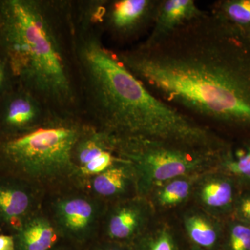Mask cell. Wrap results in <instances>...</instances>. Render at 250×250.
Returning <instances> with one entry per match:
<instances>
[{
	"label": "cell",
	"mask_w": 250,
	"mask_h": 250,
	"mask_svg": "<svg viewBox=\"0 0 250 250\" xmlns=\"http://www.w3.org/2000/svg\"><path fill=\"white\" fill-rule=\"evenodd\" d=\"M116 55L151 93L174 107L250 130V28L207 12L156 45Z\"/></svg>",
	"instance_id": "obj_1"
},
{
	"label": "cell",
	"mask_w": 250,
	"mask_h": 250,
	"mask_svg": "<svg viewBox=\"0 0 250 250\" xmlns=\"http://www.w3.org/2000/svg\"><path fill=\"white\" fill-rule=\"evenodd\" d=\"M70 45L94 126L117 140L162 141L220 149L225 143L211 130L151 93L106 48L100 30L75 19Z\"/></svg>",
	"instance_id": "obj_2"
},
{
	"label": "cell",
	"mask_w": 250,
	"mask_h": 250,
	"mask_svg": "<svg viewBox=\"0 0 250 250\" xmlns=\"http://www.w3.org/2000/svg\"><path fill=\"white\" fill-rule=\"evenodd\" d=\"M66 3L0 1V42L10 74L52 111L77 114L72 61L62 35Z\"/></svg>",
	"instance_id": "obj_3"
},
{
	"label": "cell",
	"mask_w": 250,
	"mask_h": 250,
	"mask_svg": "<svg viewBox=\"0 0 250 250\" xmlns=\"http://www.w3.org/2000/svg\"><path fill=\"white\" fill-rule=\"evenodd\" d=\"M89 123L78 115L52 111L37 127L1 141L0 160L14 177L45 195L80 187L73 152Z\"/></svg>",
	"instance_id": "obj_4"
},
{
	"label": "cell",
	"mask_w": 250,
	"mask_h": 250,
	"mask_svg": "<svg viewBox=\"0 0 250 250\" xmlns=\"http://www.w3.org/2000/svg\"><path fill=\"white\" fill-rule=\"evenodd\" d=\"M226 149L192 147L150 140L115 139V153L131 164L139 196L172 179L191 177L219 166Z\"/></svg>",
	"instance_id": "obj_5"
},
{
	"label": "cell",
	"mask_w": 250,
	"mask_h": 250,
	"mask_svg": "<svg viewBox=\"0 0 250 250\" xmlns=\"http://www.w3.org/2000/svg\"><path fill=\"white\" fill-rule=\"evenodd\" d=\"M107 206L75 187L46 195L42 209L62 241L83 248L100 238Z\"/></svg>",
	"instance_id": "obj_6"
},
{
	"label": "cell",
	"mask_w": 250,
	"mask_h": 250,
	"mask_svg": "<svg viewBox=\"0 0 250 250\" xmlns=\"http://www.w3.org/2000/svg\"><path fill=\"white\" fill-rule=\"evenodd\" d=\"M149 218L150 208L144 197L108 205L100 238L113 242L136 239L146 231Z\"/></svg>",
	"instance_id": "obj_7"
},
{
	"label": "cell",
	"mask_w": 250,
	"mask_h": 250,
	"mask_svg": "<svg viewBox=\"0 0 250 250\" xmlns=\"http://www.w3.org/2000/svg\"><path fill=\"white\" fill-rule=\"evenodd\" d=\"M45 194L22 179L0 182V223L17 233L24 223L42 208Z\"/></svg>",
	"instance_id": "obj_8"
},
{
	"label": "cell",
	"mask_w": 250,
	"mask_h": 250,
	"mask_svg": "<svg viewBox=\"0 0 250 250\" xmlns=\"http://www.w3.org/2000/svg\"><path fill=\"white\" fill-rule=\"evenodd\" d=\"M158 2V0L106 1L103 25L120 39L132 37L146 25H152Z\"/></svg>",
	"instance_id": "obj_9"
},
{
	"label": "cell",
	"mask_w": 250,
	"mask_h": 250,
	"mask_svg": "<svg viewBox=\"0 0 250 250\" xmlns=\"http://www.w3.org/2000/svg\"><path fill=\"white\" fill-rule=\"evenodd\" d=\"M118 158L109 168L86 179L80 187L107 205L139 196L132 166L128 161Z\"/></svg>",
	"instance_id": "obj_10"
},
{
	"label": "cell",
	"mask_w": 250,
	"mask_h": 250,
	"mask_svg": "<svg viewBox=\"0 0 250 250\" xmlns=\"http://www.w3.org/2000/svg\"><path fill=\"white\" fill-rule=\"evenodd\" d=\"M207 12L200 9L194 0H159L152 31L141 45H156L174 31L203 17Z\"/></svg>",
	"instance_id": "obj_11"
},
{
	"label": "cell",
	"mask_w": 250,
	"mask_h": 250,
	"mask_svg": "<svg viewBox=\"0 0 250 250\" xmlns=\"http://www.w3.org/2000/svg\"><path fill=\"white\" fill-rule=\"evenodd\" d=\"M52 111L34 95L22 88L8 97L1 113V123L14 134L12 136H17L39 126Z\"/></svg>",
	"instance_id": "obj_12"
},
{
	"label": "cell",
	"mask_w": 250,
	"mask_h": 250,
	"mask_svg": "<svg viewBox=\"0 0 250 250\" xmlns=\"http://www.w3.org/2000/svg\"><path fill=\"white\" fill-rule=\"evenodd\" d=\"M238 188L232 177L222 172L204 179L197 190V196L206 208L216 213L231 215L239 192Z\"/></svg>",
	"instance_id": "obj_13"
},
{
	"label": "cell",
	"mask_w": 250,
	"mask_h": 250,
	"mask_svg": "<svg viewBox=\"0 0 250 250\" xmlns=\"http://www.w3.org/2000/svg\"><path fill=\"white\" fill-rule=\"evenodd\" d=\"M16 238L19 250H49L62 240L42 208L24 223Z\"/></svg>",
	"instance_id": "obj_14"
},
{
	"label": "cell",
	"mask_w": 250,
	"mask_h": 250,
	"mask_svg": "<svg viewBox=\"0 0 250 250\" xmlns=\"http://www.w3.org/2000/svg\"><path fill=\"white\" fill-rule=\"evenodd\" d=\"M219 167L224 173L232 177L240 187L250 188V143L234 152L228 148Z\"/></svg>",
	"instance_id": "obj_15"
},
{
	"label": "cell",
	"mask_w": 250,
	"mask_h": 250,
	"mask_svg": "<svg viewBox=\"0 0 250 250\" xmlns=\"http://www.w3.org/2000/svg\"><path fill=\"white\" fill-rule=\"evenodd\" d=\"M188 234L195 244L202 248H211L216 244L220 235V227L205 215L192 213L184 218Z\"/></svg>",
	"instance_id": "obj_16"
},
{
	"label": "cell",
	"mask_w": 250,
	"mask_h": 250,
	"mask_svg": "<svg viewBox=\"0 0 250 250\" xmlns=\"http://www.w3.org/2000/svg\"><path fill=\"white\" fill-rule=\"evenodd\" d=\"M210 14L232 25L250 28V0H226L215 3Z\"/></svg>",
	"instance_id": "obj_17"
},
{
	"label": "cell",
	"mask_w": 250,
	"mask_h": 250,
	"mask_svg": "<svg viewBox=\"0 0 250 250\" xmlns=\"http://www.w3.org/2000/svg\"><path fill=\"white\" fill-rule=\"evenodd\" d=\"M159 187L158 203L162 207H172L187 200L191 192L192 184L187 177H180L168 181Z\"/></svg>",
	"instance_id": "obj_18"
},
{
	"label": "cell",
	"mask_w": 250,
	"mask_h": 250,
	"mask_svg": "<svg viewBox=\"0 0 250 250\" xmlns=\"http://www.w3.org/2000/svg\"><path fill=\"white\" fill-rule=\"evenodd\" d=\"M227 225L228 250H250V226L231 218Z\"/></svg>",
	"instance_id": "obj_19"
},
{
	"label": "cell",
	"mask_w": 250,
	"mask_h": 250,
	"mask_svg": "<svg viewBox=\"0 0 250 250\" xmlns=\"http://www.w3.org/2000/svg\"><path fill=\"white\" fill-rule=\"evenodd\" d=\"M118 159L119 158L115 153L114 149L113 150H108L83 166L79 170L80 187L82 184L86 179L94 177V176L98 175V174L103 172L104 171L107 170L118 160Z\"/></svg>",
	"instance_id": "obj_20"
},
{
	"label": "cell",
	"mask_w": 250,
	"mask_h": 250,
	"mask_svg": "<svg viewBox=\"0 0 250 250\" xmlns=\"http://www.w3.org/2000/svg\"><path fill=\"white\" fill-rule=\"evenodd\" d=\"M231 215V218L250 226V191L238 192Z\"/></svg>",
	"instance_id": "obj_21"
},
{
	"label": "cell",
	"mask_w": 250,
	"mask_h": 250,
	"mask_svg": "<svg viewBox=\"0 0 250 250\" xmlns=\"http://www.w3.org/2000/svg\"><path fill=\"white\" fill-rule=\"evenodd\" d=\"M149 250H174L173 241L170 233L166 230L159 231L150 242Z\"/></svg>",
	"instance_id": "obj_22"
},
{
	"label": "cell",
	"mask_w": 250,
	"mask_h": 250,
	"mask_svg": "<svg viewBox=\"0 0 250 250\" xmlns=\"http://www.w3.org/2000/svg\"><path fill=\"white\" fill-rule=\"evenodd\" d=\"M85 248L86 250H125L121 247L108 246L106 244V241L101 238H99Z\"/></svg>",
	"instance_id": "obj_23"
},
{
	"label": "cell",
	"mask_w": 250,
	"mask_h": 250,
	"mask_svg": "<svg viewBox=\"0 0 250 250\" xmlns=\"http://www.w3.org/2000/svg\"><path fill=\"white\" fill-rule=\"evenodd\" d=\"M0 250H15L14 237L9 234H0Z\"/></svg>",
	"instance_id": "obj_24"
},
{
	"label": "cell",
	"mask_w": 250,
	"mask_h": 250,
	"mask_svg": "<svg viewBox=\"0 0 250 250\" xmlns=\"http://www.w3.org/2000/svg\"><path fill=\"white\" fill-rule=\"evenodd\" d=\"M9 73L6 62H4V59H0V94L4 90Z\"/></svg>",
	"instance_id": "obj_25"
},
{
	"label": "cell",
	"mask_w": 250,
	"mask_h": 250,
	"mask_svg": "<svg viewBox=\"0 0 250 250\" xmlns=\"http://www.w3.org/2000/svg\"><path fill=\"white\" fill-rule=\"evenodd\" d=\"M66 242V241H65ZM62 240L59 242L58 243L55 245L53 248H51L49 250H73L72 248H75V246L70 244V243L66 242V246H63L62 245ZM76 248V247H75Z\"/></svg>",
	"instance_id": "obj_26"
},
{
	"label": "cell",
	"mask_w": 250,
	"mask_h": 250,
	"mask_svg": "<svg viewBox=\"0 0 250 250\" xmlns=\"http://www.w3.org/2000/svg\"><path fill=\"white\" fill-rule=\"evenodd\" d=\"M192 250H202L201 248H199V247H195V248H193V249Z\"/></svg>",
	"instance_id": "obj_27"
}]
</instances>
